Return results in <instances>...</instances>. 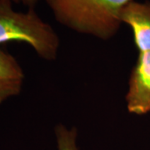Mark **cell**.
<instances>
[{
  "instance_id": "3",
  "label": "cell",
  "mask_w": 150,
  "mask_h": 150,
  "mask_svg": "<svg viewBox=\"0 0 150 150\" xmlns=\"http://www.w3.org/2000/svg\"><path fill=\"white\" fill-rule=\"evenodd\" d=\"M125 102L129 113L145 115L150 112V51L139 53L130 73Z\"/></svg>"
},
{
  "instance_id": "5",
  "label": "cell",
  "mask_w": 150,
  "mask_h": 150,
  "mask_svg": "<svg viewBox=\"0 0 150 150\" xmlns=\"http://www.w3.org/2000/svg\"><path fill=\"white\" fill-rule=\"evenodd\" d=\"M24 74L13 55L0 48V103L18 96L23 89Z\"/></svg>"
},
{
  "instance_id": "1",
  "label": "cell",
  "mask_w": 150,
  "mask_h": 150,
  "mask_svg": "<svg viewBox=\"0 0 150 150\" xmlns=\"http://www.w3.org/2000/svg\"><path fill=\"white\" fill-rule=\"evenodd\" d=\"M133 0H45L56 21L72 31L108 41L118 33L123 8Z\"/></svg>"
},
{
  "instance_id": "4",
  "label": "cell",
  "mask_w": 150,
  "mask_h": 150,
  "mask_svg": "<svg viewBox=\"0 0 150 150\" xmlns=\"http://www.w3.org/2000/svg\"><path fill=\"white\" fill-rule=\"evenodd\" d=\"M121 21L131 28L139 53L150 51V1H131L123 8Z\"/></svg>"
},
{
  "instance_id": "2",
  "label": "cell",
  "mask_w": 150,
  "mask_h": 150,
  "mask_svg": "<svg viewBox=\"0 0 150 150\" xmlns=\"http://www.w3.org/2000/svg\"><path fill=\"white\" fill-rule=\"evenodd\" d=\"M13 0H0V44L18 42L28 44L45 61L56 60L60 39L53 27L37 14L34 8L18 12Z\"/></svg>"
},
{
  "instance_id": "7",
  "label": "cell",
  "mask_w": 150,
  "mask_h": 150,
  "mask_svg": "<svg viewBox=\"0 0 150 150\" xmlns=\"http://www.w3.org/2000/svg\"><path fill=\"white\" fill-rule=\"evenodd\" d=\"M38 2V0H13V3L21 4L23 5L28 7V8H34Z\"/></svg>"
},
{
  "instance_id": "6",
  "label": "cell",
  "mask_w": 150,
  "mask_h": 150,
  "mask_svg": "<svg viewBox=\"0 0 150 150\" xmlns=\"http://www.w3.org/2000/svg\"><path fill=\"white\" fill-rule=\"evenodd\" d=\"M58 150H79L77 139L78 130L74 127L68 128L59 123L54 129Z\"/></svg>"
}]
</instances>
